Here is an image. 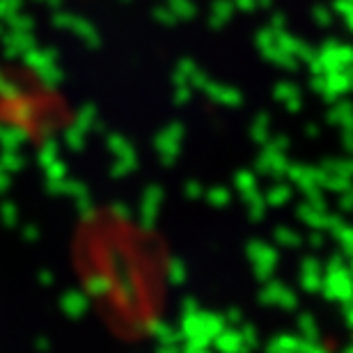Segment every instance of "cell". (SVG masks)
<instances>
[]
</instances>
